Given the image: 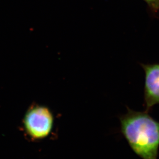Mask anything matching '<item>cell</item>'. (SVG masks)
<instances>
[{
	"label": "cell",
	"instance_id": "cell-1",
	"mask_svg": "<svg viewBox=\"0 0 159 159\" xmlns=\"http://www.w3.org/2000/svg\"><path fill=\"white\" fill-rule=\"evenodd\" d=\"M120 131L133 152L142 159H157L159 122L147 112H127L120 117Z\"/></svg>",
	"mask_w": 159,
	"mask_h": 159
},
{
	"label": "cell",
	"instance_id": "cell-2",
	"mask_svg": "<svg viewBox=\"0 0 159 159\" xmlns=\"http://www.w3.org/2000/svg\"><path fill=\"white\" fill-rule=\"evenodd\" d=\"M54 123V115L50 108L39 104L29 108L23 119L24 131L34 140L48 137L53 130Z\"/></svg>",
	"mask_w": 159,
	"mask_h": 159
},
{
	"label": "cell",
	"instance_id": "cell-3",
	"mask_svg": "<svg viewBox=\"0 0 159 159\" xmlns=\"http://www.w3.org/2000/svg\"><path fill=\"white\" fill-rule=\"evenodd\" d=\"M145 72L144 107L148 112L159 104V64H140Z\"/></svg>",
	"mask_w": 159,
	"mask_h": 159
},
{
	"label": "cell",
	"instance_id": "cell-4",
	"mask_svg": "<svg viewBox=\"0 0 159 159\" xmlns=\"http://www.w3.org/2000/svg\"><path fill=\"white\" fill-rule=\"evenodd\" d=\"M147 3L151 11L153 12L159 11V0H143Z\"/></svg>",
	"mask_w": 159,
	"mask_h": 159
}]
</instances>
